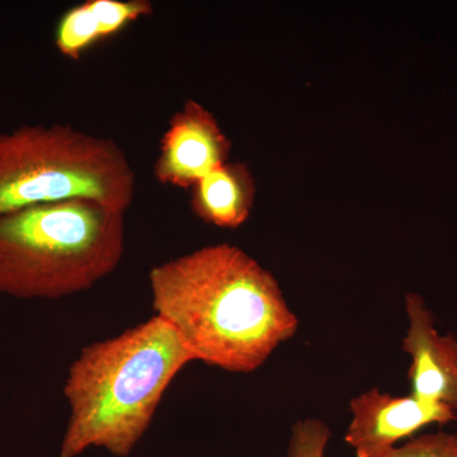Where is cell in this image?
<instances>
[{"label":"cell","mask_w":457,"mask_h":457,"mask_svg":"<svg viewBox=\"0 0 457 457\" xmlns=\"http://www.w3.org/2000/svg\"><path fill=\"white\" fill-rule=\"evenodd\" d=\"M409 327L403 351L411 359V394L425 402L440 403L457 414V339L441 335L435 317L420 295H405Z\"/></svg>","instance_id":"obj_7"},{"label":"cell","mask_w":457,"mask_h":457,"mask_svg":"<svg viewBox=\"0 0 457 457\" xmlns=\"http://www.w3.org/2000/svg\"><path fill=\"white\" fill-rule=\"evenodd\" d=\"M152 13L153 4L146 0H88L69 9L57 23V50L69 59H80L96 42Z\"/></svg>","instance_id":"obj_8"},{"label":"cell","mask_w":457,"mask_h":457,"mask_svg":"<svg viewBox=\"0 0 457 457\" xmlns=\"http://www.w3.org/2000/svg\"><path fill=\"white\" fill-rule=\"evenodd\" d=\"M194 357L176 330L153 317L86 345L69 368L68 426L60 457L104 447L125 457L149 428L165 392Z\"/></svg>","instance_id":"obj_2"},{"label":"cell","mask_w":457,"mask_h":457,"mask_svg":"<svg viewBox=\"0 0 457 457\" xmlns=\"http://www.w3.org/2000/svg\"><path fill=\"white\" fill-rule=\"evenodd\" d=\"M134 195V170L112 140L65 125L0 134V215L71 200L125 213Z\"/></svg>","instance_id":"obj_4"},{"label":"cell","mask_w":457,"mask_h":457,"mask_svg":"<svg viewBox=\"0 0 457 457\" xmlns=\"http://www.w3.org/2000/svg\"><path fill=\"white\" fill-rule=\"evenodd\" d=\"M378 457H457V433H427Z\"/></svg>","instance_id":"obj_11"},{"label":"cell","mask_w":457,"mask_h":457,"mask_svg":"<svg viewBox=\"0 0 457 457\" xmlns=\"http://www.w3.org/2000/svg\"><path fill=\"white\" fill-rule=\"evenodd\" d=\"M231 143L215 116L188 99L171 116L155 162L156 179L177 188H194L210 171L228 163Z\"/></svg>","instance_id":"obj_6"},{"label":"cell","mask_w":457,"mask_h":457,"mask_svg":"<svg viewBox=\"0 0 457 457\" xmlns=\"http://www.w3.org/2000/svg\"><path fill=\"white\" fill-rule=\"evenodd\" d=\"M153 309L195 361L251 374L296 335L278 279L243 249L204 246L153 267Z\"/></svg>","instance_id":"obj_1"},{"label":"cell","mask_w":457,"mask_h":457,"mask_svg":"<svg viewBox=\"0 0 457 457\" xmlns=\"http://www.w3.org/2000/svg\"><path fill=\"white\" fill-rule=\"evenodd\" d=\"M329 427L323 420H297L291 429L286 457H326L328 442L330 440Z\"/></svg>","instance_id":"obj_10"},{"label":"cell","mask_w":457,"mask_h":457,"mask_svg":"<svg viewBox=\"0 0 457 457\" xmlns=\"http://www.w3.org/2000/svg\"><path fill=\"white\" fill-rule=\"evenodd\" d=\"M125 213L90 200L36 204L0 215V295L57 300L116 270Z\"/></svg>","instance_id":"obj_3"},{"label":"cell","mask_w":457,"mask_h":457,"mask_svg":"<svg viewBox=\"0 0 457 457\" xmlns=\"http://www.w3.org/2000/svg\"><path fill=\"white\" fill-rule=\"evenodd\" d=\"M350 408L352 420L345 441L356 457L384 455L427 426L457 420L455 411L440 403L425 402L411 394L395 396L378 387L352 399Z\"/></svg>","instance_id":"obj_5"},{"label":"cell","mask_w":457,"mask_h":457,"mask_svg":"<svg viewBox=\"0 0 457 457\" xmlns=\"http://www.w3.org/2000/svg\"><path fill=\"white\" fill-rule=\"evenodd\" d=\"M255 182L245 163H225L192 188L191 207L201 220L221 228L242 227L253 209Z\"/></svg>","instance_id":"obj_9"}]
</instances>
